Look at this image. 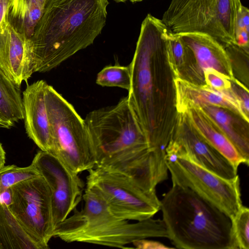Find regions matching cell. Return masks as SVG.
Masks as SVG:
<instances>
[{
    "label": "cell",
    "instance_id": "cell-27",
    "mask_svg": "<svg viewBox=\"0 0 249 249\" xmlns=\"http://www.w3.org/2000/svg\"><path fill=\"white\" fill-rule=\"evenodd\" d=\"M243 30L249 32V10L247 7L242 5L237 14L235 33Z\"/></svg>",
    "mask_w": 249,
    "mask_h": 249
},
{
    "label": "cell",
    "instance_id": "cell-19",
    "mask_svg": "<svg viewBox=\"0 0 249 249\" xmlns=\"http://www.w3.org/2000/svg\"><path fill=\"white\" fill-rule=\"evenodd\" d=\"M24 117L20 87L13 83L0 68V127L11 128Z\"/></svg>",
    "mask_w": 249,
    "mask_h": 249
},
{
    "label": "cell",
    "instance_id": "cell-29",
    "mask_svg": "<svg viewBox=\"0 0 249 249\" xmlns=\"http://www.w3.org/2000/svg\"><path fill=\"white\" fill-rule=\"evenodd\" d=\"M12 0H0V26L5 21L8 8Z\"/></svg>",
    "mask_w": 249,
    "mask_h": 249
},
{
    "label": "cell",
    "instance_id": "cell-17",
    "mask_svg": "<svg viewBox=\"0 0 249 249\" xmlns=\"http://www.w3.org/2000/svg\"><path fill=\"white\" fill-rule=\"evenodd\" d=\"M182 117L188 125L208 143L225 157L237 168L241 164L247 165L228 137L197 106L186 109Z\"/></svg>",
    "mask_w": 249,
    "mask_h": 249
},
{
    "label": "cell",
    "instance_id": "cell-4",
    "mask_svg": "<svg viewBox=\"0 0 249 249\" xmlns=\"http://www.w3.org/2000/svg\"><path fill=\"white\" fill-rule=\"evenodd\" d=\"M84 204L54 228L53 237L67 243L81 242L118 248L150 237L168 238L162 219L149 218L130 223L114 215L99 193L86 186Z\"/></svg>",
    "mask_w": 249,
    "mask_h": 249
},
{
    "label": "cell",
    "instance_id": "cell-8",
    "mask_svg": "<svg viewBox=\"0 0 249 249\" xmlns=\"http://www.w3.org/2000/svg\"><path fill=\"white\" fill-rule=\"evenodd\" d=\"M86 186L95 189L111 213L121 219L141 221L160 209L156 191H147L128 178L95 167L88 171Z\"/></svg>",
    "mask_w": 249,
    "mask_h": 249
},
{
    "label": "cell",
    "instance_id": "cell-18",
    "mask_svg": "<svg viewBox=\"0 0 249 249\" xmlns=\"http://www.w3.org/2000/svg\"><path fill=\"white\" fill-rule=\"evenodd\" d=\"M12 188H0V249H40L22 228L12 208Z\"/></svg>",
    "mask_w": 249,
    "mask_h": 249
},
{
    "label": "cell",
    "instance_id": "cell-26",
    "mask_svg": "<svg viewBox=\"0 0 249 249\" xmlns=\"http://www.w3.org/2000/svg\"><path fill=\"white\" fill-rule=\"evenodd\" d=\"M203 75L205 84L213 89L222 90L231 88L232 81L214 70H205L203 72Z\"/></svg>",
    "mask_w": 249,
    "mask_h": 249
},
{
    "label": "cell",
    "instance_id": "cell-5",
    "mask_svg": "<svg viewBox=\"0 0 249 249\" xmlns=\"http://www.w3.org/2000/svg\"><path fill=\"white\" fill-rule=\"evenodd\" d=\"M84 121L99 161L133 158L153 149L134 116L127 96L115 105L89 112Z\"/></svg>",
    "mask_w": 249,
    "mask_h": 249
},
{
    "label": "cell",
    "instance_id": "cell-10",
    "mask_svg": "<svg viewBox=\"0 0 249 249\" xmlns=\"http://www.w3.org/2000/svg\"><path fill=\"white\" fill-rule=\"evenodd\" d=\"M12 209L26 232L40 249L49 248L53 237L52 193L41 175L12 187Z\"/></svg>",
    "mask_w": 249,
    "mask_h": 249
},
{
    "label": "cell",
    "instance_id": "cell-21",
    "mask_svg": "<svg viewBox=\"0 0 249 249\" xmlns=\"http://www.w3.org/2000/svg\"><path fill=\"white\" fill-rule=\"evenodd\" d=\"M198 107L231 141L248 166L249 142L248 134L235 128L233 119L226 109L211 105Z\"/></svg>",
    "mask_w": 249,
    "mask_h": 249
},
{
    "label": "cell",
    "instance_id": "cell-24",
    "mask_svg": "<svg viewBox=\"0 0 249 249\" xmlns=\"http://www.w3.org/2000/svg\"><path fill=\"white\" fill-rule=\"evenodd\" d=\"M40 175L32 164L20 167L15 165L4 166L0 170V188L8 189L24 180Z\"/></svg>",
    "mask_w": 249,
    "mask_h": 249
},
{
    "label": "cell",
    "instance_id": "cell-28",
    "mask_svg": "<svg viewBox=\"0 0 249 249\" xmlns=\"http://www.w3.org/2000/svg\"><path fill=\"white\" fill-rule=\"evenodd\" d=\"M132 244L135 248L139 249H171L160 242L142 239L134 241Z\"/></svg>",
    "mask_w": 249,
    "mask_h": 249
},
{
    "label": "cell",
    "instance_id": "cell-16",
    "mask_svg": "<svg viewBox=\"0 0 249 249\" xmlns=\"http://www.w3.org/2000/svg\"><path fill=\"white\" fill-rule=\"evenodd\" d=\"M47 85L43 80L28 85L22 93V103L25 128L28 137L40 150L50 152L52 138L45 102Z\"/></svg>",
    "mask_w": 249,
    "mask_h": 249
},
{
    "label": "cell",
    "instance_id": "cell-7",
    "mask_svg": "<svg viewBox=\"0 0 249 249\" xmlns=\"http://www.w3.org/2000/svg\"><path fill=\"white\" fill-rule=\"evenodd\" d=\"M241 0H171L161 20L174 34L200 33L225 48L236 44L234 33Z\"/></svg>",
    "mask_w": 249,
    "mask_h": 249
},
{
    "label": "cell",
    "instance_id": "cell-25",
    "mask_svg": "<svg viewBox=\"0 0 249 249\" xmlns=\"http://www.w3.org/2000/svg\"><path fill=\"white\" fill-rule=\"evenodd\" d=\"M237 249H249V209L243 205L231 219Z\"/></svg>",
    "mask_w": 249,
    "mask_h": 249
},
{
    "label": "cell",
    "instance_id": "cell-15",
    "mask_svg": "<svg viewBox=\"0 0 249 249\" xmlns=\"http://www.w3.org/2000/svg\"><path fill=\"white\" fill-rule=\"evenodd\" d=\"M191 51L189 62H195L191 70L197 78L204 80V71L214 70L228 79H235L233 76L230 55L226 49L212 37L200 33L178 34ZM190 70V71H191Z\"/></svg>",
    "mask_w": 249,
    "mask_h": 249
},
{
    "label": "cell",
    "instance_id": "cell-14",
    "mask_svg": "<svg viewBox=\"0 0 249 249\" xmlns=\"http://www.w3.org/2000/svg\"><path fill=\"white\" fill-rule=\"evenodd\" d=\"M26 39L7 20L0 26V68L15 84L20 87L34 72L32 54Z\"/></svg>",
    "mask_w": 249,
    "mask_h": 249
},
{
    "label": "cell",
    "instance_id": "cell-31",
    "mask_svg": "<svg viewBox=\"0 0 249 249\" xmlns=\"http://www.w3.org/2000/svg\"><path fill=\"white\" fill-rule=\"evenodd\" d=\"M39 4L43 7L44 6L46 0H36Z\"/></svg>",
    "mask_w": 249,
    "mask_h": 249
},
{
    "label": "cell",
    "instance_id": "cell-6",
    "mask_svg": "<svg viewBox=\"0 0 249 249\" xmlns=\"http://www.w3.org/2000/svg\"><path fill=\"white\" fill-rule=\"evenodd\" d=\"M45 97L52 138L49 153L78 174L96 167L99 157L91 144L84 119L48 84Z\"/></svg>",
    "mask_w": 249,
    "mask_h": 249
},
{
    "label": "cell",
    "instance_id": "cell-12",
    "mask_svg": "<svg viewBox=\"0 0 249 249\" xmlns=\"http://www.w3.org/2000/svg\"><path fill=\"white\" fill-rule=\"evenodd\" d=\"M185 124L187 128L181 125L172 135L166 155L186 158L224 178H235L238 168Z\"/></svg>",
    "mask_w": 249,
    "mask_h": 249
},
{
    "label": "cell",
    "instance_id": "cell-32",
    "mask_svg": "<svg viewBox=\"0 0 249 249\" xmlns=\"http://www.w3.org/2000/svg\"><path fill=\"white\" fill-rule=\"evenodd\" d=\"M114 1H116V2H124L127 0H113Z\"/></svg>",
    "mask_w": 249,
    "mask_h": 249
},
{
    "label": "cell",
    "instance_id": "cell-11",
    "mask_svg": "<svg viewBox=\"0 0 249 249\" xmlns=\"http://www.w3.org/2000/svg\"><path fill=\"white\" fill-rule=\"evenodd\" d=\"M49 185L52 198L54 229L76 208L83 197L84 184L79 174L60 159L39 151L31 163Z\"/></svg>",
    "mask_w": 249,
    "mask_h": 249
},
{
    "label": "cell",
    "instance_id": "cell-23",
    "mask_svg": "<svg viewBox=\"0 0 249 249\" xmlns=\"http://www.w3.org/2000/svg\"><path fill=\"white\" fill-rule=\"evenodd\" d=\"M96 83L102 87H118L128 90L131 84L129 65H109L104 67L97 74Z\"/></svg>",
    "mask_w": 249,
    "mask_h": 249
},
{
    "label": "cell",
    "instance_id": "cell-2",
    "mask_svg": "<svg viewBox=\"0 0 249 249\" xmlns=\"http://www.w3.org/2000/svg\"><path fill=\"white\" fill-rule=\"evenodd\" d=\"M160 201L168 238L176 248L237 249L231 218L190 188L172 185Z\"/></svg>",
    "mask_w": 249,
    "mask_h": 249
},
{
    "label": "cell",
    "instance_id": "cell-9",
    "mask_svg": "<svg viewBox=\"0 0 249 249\" xmlns=\"http://www.w3.org/2000/svg\"><path fill=\"white\" fill-rule=\"evenodd\" d=\"M172 185L189 188L231 219L242 207L240 178H224L180 157L166 155Z\"/></svg>",
    "mask_w": 249,
    "mask_h": 249
},
{
    "label": "cell",
    "instance_id": "cell-13",
    "mask_svg": "<svg viewBox=\"0 0 249 249\" xmlns=\"http://www.w3.org/2000/svg\"><path fill=\"white\" fill-rule=\"evenodd\" d=\"M173 82L175 107L179 113L194 106L211 105L226 109L249 122V116L243 111L231 86L230 89L220 90L181 78H175Z\"/></svg>",
    "mask_w": 249,
    "mask_h": 249
},
{
    "label": "cell",
    "instance_id": "cell-33",
    "mask_svg": "<svg viewBox=\"0 0 249 249\" xmlns=\"http://www.w3.org/2000/svg\"><path fill=\"white\" fill-rule=\"evenodd\" d=\"M129 0L132 2H137L142 1V0Z\"/></svg>",
    "mask_w": 249,
    "mask_h": 249
},
{
    "label": "cell",
    "instance_id": "cell-3",
    "mask_svg": "<svg viewBox=\"0 0 249 249\" xmlns=\"http://www.w3.org/2000/svg\"><path fill=\"white\" fill-rule=\"evenodd\" d=\"M169 33L161 19L148 14L142 23L129 65L128 104L151 147H159L164 142L158 128L163 112L158 103V62L166 51Z\"/></svg>",
    "mask_w": 249,
    "mask_h": 249
},
{
    "label": "cell",
    "instance_id": "cell-20",
    "mask_svg": "<svg viewBox=\"0 0 249 249\" xmlns=\"http://www.w3.org/2000/svg\"><path fill=\"white\" fill-rule=\"evenodd\" d=\"M43 8L36 0H12L6 19L16 32L28 40L34 33Z\"/></svg>",
    "mask_w": 249,
    "mask_h": 249
},
{
    "label": "cell",
    "instance_id": "cell-1",
    "mask_svg": "<svg viewBox=\"0 0 249 249\" xmlns=\"http://www.w3.org/2000/svg\"><path fill=\"white\" fill-rule=\"evenodd\" d=\"M108 0H46L27 40L34 72H45L91 45L106 25Z\"/></svg>",
    "mask_w": 249,
    "mask_h": 249
},
{
    "label": "cell",
    "instance_id": "cell-22",
    "mask_svg": "<svg viewBox=\"0 0 249 249\" xmlns=\"http://www.w3.org/2000/svg\"><path fill=\"white\" fill-rule=\"evenodd\" d=\"M190 49L178 34L169 32L166 57L168 66L175 78H180L188 61Z\"/></svg>",
    "mask_w": 249,
    "mask_h": 249
},
{
    "label": "cell",
    "instance_id": "cell-30",
    "mask_svg": "<svg viewBox=\"0 0 249 249\" xmlns=\"http://www.w3.org/2000/svg\"><path fill=\"white\" fill-rule=\"evenodd\" d=\"M5 159L6 153L1 143L0 142V170L5 166Z\"/></svg>",
    "mask_w": 249,
    "mask_h": 249
}]
</instances>
